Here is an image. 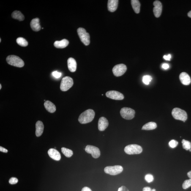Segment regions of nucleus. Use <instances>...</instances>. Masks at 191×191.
Masks as SVG:
<instances>
[{
  "instance_id": "1",
  "label": "nucleus",
  "mask_w": 191,
  "mask_h": 191,
  "mask_svg": "<svg viewBox=\"0 0 191 191\" xmlns=\"http://www.w3.org/2000/svg\"><path fill=\"white\" fill-rule=\"evenodd\" d=\"M95 116L94 110L89 109L82 113L79 116L78 121L81 124H86L91 122Z\"/></svg>"
},
{
  "instance_id": "37",
  "label": "nucleus",
  "mask_w": 191,
  "mask_h": 191,
  "mask_svg": "<svg viewBox=\"0 0 191 191\" xmlns=\"http://www.w3.org/2000/svg\"><path fill=\"white\" fill-rule=\"evenodd\" d=\"M0 151H1V152L5 153H7L8 151L7 149L1 146L0 147Z\"/></svg>"
},
{
  "instance_id": "28",
  "label": "nucleus",
  "mask_w": 191,
  "mask_h": 191,
  "mask_svg": "<svg viewBox=\"0 0 191 191\" xmlns=\"http://www.w3.org/2000/svg\"><path fill=\"white\" fill-rule=\"evenodd\" d=\"M152 80V77L149 75H145L143 76L142 81L145 84L148 85L149 84L150 82Z\"/></svg>"
},
{
  "instance_id": "12",
  "label": "nucleus",
  "mask_w": 191,
  "mask_h": 191,
  "mask_svg": "<svg viewBox=\"0 0 191 191\" xmlns=\"http://www.w3.org/2000/svg\"><path fill=\"white\" fill-rule=\"evenodd\" d=\"M153 5L154 7L153 8V12L155 16L159 17L162 14V5L160 1H154Z\"/></svg>"
},
{
  "instance_id": "9",
  "label": "nucleus",
  "mask_w": 191,
  "mask_h": 191,
  "mask_svg": "<svg viewBox=\"0 0 191 191\" xmlns=\"http://www.w3.org/2000/svg\"><path fill=\"white\" fill-rule=\"evenodd\" d=\"M127 70V67L123 64H120L115 66L112 69L114 75L116 77L121 76L125 73Z\"/></svg>"
},
{
  "instance_id": "43",
  "label": "nucleus",
  "mask_w": 191,
  "mask_h": 191,
  "mask_svg": "<svg viewBox=\"0 0 191 191\" xmlns=\"http://www.w3.org/2000/svg\"><path fill=\"white\" fill-rule=\"evenodd\" d=\"M1 84H0V89H1Z\"/></svg>"
},
{
  "instance_id": "6",
  "label": "nucleus",
  "mask_w": 191,
  "mask_h": 191,
  "mask_svg": "<svg viewBox=\"0 0 191 191\" xmlns=\"http://www.w3.org/2000/svg\"><path fill=\"white\" fill-rule=\"evenodd\" d=\"M73 85V80L71 77L68 76L64 77L61 80L60 84L61 90L63 91L68 90Z\"/></svg>"
},
{
  "instance_id": "13",
  "label": "nucleus",
  "mask_w": 191,
  "mask_h": 191,
  "mask_svg": "<svg viewBox=\"0 0 191 191\" xmlns=\"http://www.w3.org/2000/svg\"><path fill=\"white\" fill-rule=\"evenodd\" d=\"M180 80L183 84L188 86L190 84L191 79L189 75L186 72H182L179 75Z\"/></svg>"
},
{
  "instance_id": "4",
  "label": "nucleus",
  "mask_w": 191,
  "mask_h": 191,
  "mask_svg": "<svg viewBox=\"0 0 191 191\" xmlns=\"http://www.w3.org/2000/svg\"><path fill=\"white\" fill-rule=\"evenodd\" d=\"M124 151L128 154H138L141 153L142 151V148L139 145L130 144L125 147Z\"/></svg>"
},
{
  "instance_id": "3",
  "label": "nucleus",
  "mask_w": 191,
  "mask_h": 191,
  "mask_svg": "<svg viewBox=\"0 0 191 191\" xmlns=\"http://www.w3.org/2000/svg\"><path fill=\"white\" fill-rule=\"evenodd\" d=\"M172 116L176 120L185 122L187 119V113L184 110L180 108H176L173 109L172 112Z\"/></svg>"
},
{
  "instance_id": "17",
  "label": "nucleus",
  "mask_w": 191,
  "mask_h": 191,
  "mask_svg": "<svg viewBox=\"0 0 191 191\" xmlns=\"http://www.w3.org/2000/svg\"><path fill=\"white\" fill-rule=\"evenodd\" d=\"M36 135L37 137H40L43 133L44 126L43 123L40 121H38L36 123Z\"/></svg>"
},
{
  "instance_id": "2",
  "label": "nucleus",
  "mask_w": 191,
  "mask_h": 191,
  "mask_svg": "<svg viewBox=\"0 0 191 191\" xmlns=\"http://www.w3.org/2000/svg\"><path fill=\"white\" fill-rule=\"evenodd\" d=\"M6 61L9 64L15 67L21 68L25 65L24 62L23 60L15 55H9L7 57Z\"/></svg>"
},
{
  "instance_id": "41",
  "label": "nucleus",
  "mask_w": 191,
  "mask_h": 191,
  "mask_svg": "<svg viewBox=\"0 0 191 191\" xmlns=\"http://www.w3.org/2000/svg\"><path fill=\"white\" fill-rule=\"evenodd\" d=\"M188 16L191 18V10L189 12L188 14Z\"/></svg>"
},
{
  "instance_id": "35",
  "label": "nucleus",
  "mask_w": 191,
  "mask_h": 191,
  "mask_svg": "<svg viewBox=\"0 0 191 191\" xmlns=\"http://www.w3.org/2000/svg\"><path fill=\"white\" fill-rule=\"evenodd\" d=\"M164 59L165 60H166L167 61H170V59L171 58V56L170 55H168L166 56V55H165L164 56Z\"/></svg>"
},
{
  "instance_id": "7",
  "label": "nucleus",
  "mask_w": 191,
  "mask_h": 191,
  "mask_svg": "<svg viewBox=\"0 0 191 191\" xmlns=\"http://www.w3.org/2000/svg\"><path fill=\"white\" fill-rule=\"evenodd\" d=\"M120 113L121 116L126 120H131L135 117V112L133 110L127 107H124L121 110Z\"/></svg>"
},
{
  "instance_id": "11",
  "label": "nucleus",
  "mask_w": 191,
  "mask_h": 191,
  "mask_svg": "<svg viewBox=\"0 0 191 191\" xmlns=\"http://www.w3.org/2000/svg\"><path fill=\"white\" fill-rule=\"evenodd\" d=\"M106 96L109 98L115 100H121L124 99V96L120 92L116 91H110L106 93Z\"/></svg>"
},
{
  "instance_id": "32",
  "label": "nucleus",
  "mask_w": 191,
  "mask_h": 191,
  "mask_svg": "<svg viewBox=\"0 0 191 191\" xmlns=\"http://www.w3.org/2000/svg\"><path fill=\"white\" fill-rule=\"evenodd\" d=\"M18 182V180L17 178L15 177H12L9 180V183L11 184H16Z\"/></svg>"
},
{
  "instance_id": "23",
  "label": "nucleus",
  "mask_w": 191,
  "mask_h": 191,
  "mask_svg": "<svg viewBox=\"0 0 191 191\" xmlns=\"http://www.w3.org/2000/svg\"><path fill=\"white\" fill-rule=\"evenodd\" d=\"M131 3L132 8L135 13H139L140 10V4L139 1L138 0H132Z\"/></svg>"
},
{
  "instance_id": "20",
  "label": "nucleus",
  "mask_w": 191,
  "mask_h": 191,
  "mask_svg": "<svg viewBox=\"0 0 191 191\" xmlns=\"http://www.w3.org/2000/svg\"><path fill=\"white\" fill-rule=\"evenodd\" d=\"M44 105L46 109L49 112L53 113L56 110V107L54 104L50 101H47L44 103Z\"/></svg>"
},
{
  "instance_id": "18",
  "label": "nucleus",
  "mask_w": 191,
  "mask_h": 191,
  "mask_svg": "<svg viewBox=\"0 0 191 191\" xmlns=\"http://www.w3.org/2000/svg\"><path fill=\"white\" fill-rule=\"evenodd\" d=\"M118 0H109L108 2V8L110 12H115L117 8L118 4Z\"/></svg>"
},
{
  "instance_id": "40",
  "label": "nucleus",
  "mask_w": 191,
  "mask_h": 191,
  "mask_svg": "<svg viewBox=\"0 0 191 191\" xmlns=\"http://www.w3.org/2000/svg\"><path fill=\"white\" fill-rule=\"evenodd\" d=\"M187 175L189 178H191V171H189Z\"/></svg>"
},
{
  "instance_id": "39",
  "label": "nucleus",
  "mask_w": 191,
  "mask_h": 191,
  "mask_svg": "<svg viewBox=\"0 0 191 191\" xmlns=\"http://www.w3.org/2000/svg\"><path fill=\"white\" fill-rule=\"evenodd\" d=\"M81 191H92V190L89 187H86L83 188Z\"/></svg>"
},
{
  "instance_id": "26",
  "label": "nucleus",
  "mask_w": 191,
  "mask_h": 191,
  "mask_svg": "<svg viewBox=\"0 0 191 191\" xmlns=\"http://www.w3.org/2000/svg\"><path fill=\"white\" fill-rule=\"evenodd\" d=\"M62 152L63 154L66 157H71L73 155V152L71 149H67L64 147H63L61 148Z\"/></svg>"
},
{
  "instance_id": "19",
  "label": "nucleus",
  "mask_w": 191,
  "mask_h": 191,
  "mask_svg": "<svg viewBox=\"0 0 191 191\" xmlns=\"http://www.w3.org/2000/svg\"><path fill=\"white\" fill-rule=\"evenodd\" d=\"M31 27L33 30L35 31H38L41 29V26L39 23V18H36L33 19L31 21L30 23Z\"/></svg>"
},
{
  "instance_id": "24",
  "label": "nucleus",
  "mask_w": 191,
  "mask_h": 191,
  "mask_svg": "<svg viewBox=\"0 0 191 191\" xmlns=\"http://www.w3.org/2000/svg\"><path fill=\"white\" fill-rule=\"evenodd\" d=\"M12 18L18 20L20 21H22L25 19V17L20 11H14L12 14Z\"/></svg>"
},
{
  "instance_id": "5",
  "label": "nucleus",
  "mask_w": 191,
  "mask_h": 191,
  "mask_svg": "<svg viewBox=\"0 0 191 191\" xmlns=\"http://www.w3.org/2000/svg\"><path fill=\"white\" fill-rule=\"evenodd\" d=\"M77 32L82 42L86 46L89 45L90 43V36L86 30L83 28H79L77 29Z\"/></svg>"
},
{
  "instance_id": "15",
  "label": "nucleus",
  "mask_w": 191,
  "mask_h": 191,
  "mask_svg": "<svg viewBox=\"0 0 191 191\" xmlns=\"http://www.w3.org/2000/svg\"><path fill=\"white\" fill-rule=\"evenodd\" d=\"M48 154L52 159L56 161H59L61 158V154L56 149L51 148L49 150Z\"/></svg>"
},
{
  "instance_id": "8",
  "label": "nucleus",
  "mask_w": 191,
  "mask_h": 191,
  "mask_svg": "<svg viewBox=\"0 0 191 191\" xmlns=\"http://www.w3.org/2000/svg\"><path fill=\"white\" fill-rule=\"evenodd\" d=\"M123 167L119 165L109 166L105 167L104 169L105 173L111 175H116L120 174L123 171Z\"/></svg>"
},
{
  "instance_id": "27",
  "label": "nucleus",
  "mask_w": 191,
  "mask_h": 191,
  "mask_svg": "<svg viewBox=\"0 0 191 191\" xmlns=\"http://www.w3.org/2000/svg\"><path fill=\"white\" fill-rule=\"evenodd\" d=\"M181 143H182L183 148L186 150H189L191 148V143L190 142L184 139L183 140Z\"/></svg>"
},
{
  "instance_id": "31",
  "label": "nucleus",
  "mask_w": 191,
  "mask_h": 191,
  "mask_svg": "<svg viewBox=\"0 0 191 191\" xmlns=\"http://www.w3.org/2000/svg\"><path fill=\"white\" fill-rule=\"evenodd\" d=\"M178 142L176 140H172L171 141H170L169 143V145L170 147L173 148H176L178 145Z\"/></svg>"
},
{
  "instance_id": "42",
  "label": "nucleus",
  "mask_w": 191,
  "mask_h": 191,
  "mask_svg": "<svg viewBox=\"0 0 191 191\" xmlns=\"http://www.w3.org/2000/svg\"><path fill=\"white\" fill-rule=\"evenodd\" d=\"M151 191H156V190L155 189H152V190H151Z\"/></svg>"
},
{
  "instance_id": "33",
  "label": "nucleus",
  "mask_w": 191,
  "mask_h": 191,
  "mask_svg": "<svg viewBox=\"0 0 191 191\" xmlns=\"http://www.w3.org/2000/svg\"><path fill=\"white\" fill-rule=\"evenodd\" d=\"M52 75L55 78H59L61 77L62 75V73L60 72L56 71L53 72L52 73Z\"/></svg>"
},
{
  "instance_id": "22",
  "label": "nucleus",
  "mask_w": 191,
  "mask_h": 191,
  "mask_svg": "<svg viewBox=\"0 0 191 191\" xmlns=\"http://www.w3.org/2000/svg\"><path fill=\"white\" fill-rule=\"evenodd\" d=\"M157 127V125L155 123L150 122L147 123L142 127V130H154Z\"/></svg>"
},
{
  "instance_id": "30",
  "label": "nucleus",
  "mask_w": 191,
  "mask_h": 191,
  "mask_svg": "<svg viewBox=\"0 0 191 191\" xmlns=\"http://www.w3.org/2000/svg\"><path fill=\"white\" fill-rule=\"evenodd\" d=\"M145 179L148 183L152 182L154 180V177L151 174H147L145 176Z\"/></svg>"
},
{
  "instance_id": "25",
  "label": "nucleus",
  "mask_w": 191,
  "mask_h": 191,
  "mask_svg": "<svg viewBox=\"0 0 191 191\" xmlns=\"http://www.w3.org/2000/svg\"><path fill=\"white\" fill-rule=\"evenodd\" d=\"M16 42L18 45L21 47H26L28 45L27 41L24 38L22 37L17 38L16 39Z\"/></svg>"
},
{
  "instance_id": "45",
  "label": "nucleus",
  "mask_w": 191,
  "mask_h": 191,
  "mask_svg": "<svg viewBox=\"0 0 191 191\" xmlns=\"http://www.w3.org/2000/svg\"><path fill=\"white\" fill-rule=\"evenodd\" d=\"M189 151H191V149H190V150H189Z\"/></svg>"
},
{
  "instance_id": "44",
  "label": "nucleus",
  "mask_w": 191,
  "mask_h": 191,
  "mask_svg": "<svg viewBox=\"0 0 191 191\" xmlns=\"http://www.w3.org/2000/svg\"><path fill=\"white\" fill-rule=\"evenodd\" d=\"M1 42V39H0V42Z\"/></svg>"
},
{
  "instance_id": "14",
  "label": "nucleus",
  "mask_w": 191,
  "mask_h": 191,
  "mask_svg": "<svg viewBox=\"0 0 191 191\" xmlns=\"http://www.w3.org/2000/svg\"><path fill=\"white\" fill-rule=\"evenodd\" d=\"M108 120L104 117L99 118L98 122V129L100 131L105 130L108 126Z\"/></svg>"
},
{
  "instance_id": "21",
  "label": "nucleus",
  "mask_w": 191,
  "mask_h": 191,
  "mask_svg": "<svg viewBox=\"0 0 191 191\" xmlns=\"http://www.w3.org/2000/svg\"><path fill=\"white\" fill-rule=\"evenodd\" d=\"M69 42L66 39H64L61 41H56L54 42V46L58 48H64L69 44Z\"/></svg>"
},
{
  "instance_id": "29",
  "label": "nucleus",
  "mask_w": 191,
  "mask_h": 191,
  "mask_svg": "<svg viewBox=\"0 0 191 191\" xmlns=\"http://www.w3.org/2000/svg\"><path fill=\"white\" fill-rule=\"evenodd\" d=\"M191 186V178L185 181L182 185L183 188L186 189Z\"/></svg>"
},
{
  "instance_id": "10",
  "label": "nucleus",
  "mask_w": 191,
  "mask_h": 191,
  "mask_svg": "<svg viewBox=\"0 0 191 191\" xmlns=\"http://www.w3.org/2000/svg\"><path fill=\"white\" fill-rule=\"evenodd\" d=\"M85 150L88 153L91 154L94 158H98L100 156V150L97 147L88 145L86 146Z\"/></svg>"
},
{
  "instance_id": "38",
  "label": "nucleus",
  "mask_w": 191,
  "mask_h": 191,
  "mask_svg": "<svg viewBox=\"0 0 191 191\" xmlns=\"http://www.w3.org/2000/svg\"><path fill=\"white\" fill-rule=\"evenodd\" d=\"M151 188L148 187L144 188L143 189V191H151Z\"/></svg>"
},
{
  "instance_id": "34",
  "label": "nucleus",
  "mask_w": 191,
  "mask_h": 191,
  "mask_svg": "<svg viewBox=\"0 0 191 191\" xmlns=\"http://www.w3.org/2000/svg\"><path fill=\"white\" fill-rule=\"evenodd\" d=\"M118 191H129V190L127 188H126L125 186H123L118 189Z\"/></svg>"
},
{
  "instance_id": "36",
  "label": "nucleus",
  "mask_w": 191,
  "mask_h": 191,
  "mask_svg": "<svg viewBox=\"0 0 191 191\" xmlns=\"http://www.w3.org/2000/svg\"><path fill=\"white\" fill-rule=\"evenodd\" d=\"M162 67L164 69H167L169 68V65L168 64H162Z\"/></svg>"
},
{
  "instance_id": "16",
  "label": "nucleus",
  "mask_w": 191,
  "mask_h": 191,
  "mask_svg": "<svg viewBox=\"0 0 191 191\" xmlns=\"http://www.w3.org/2000/svg\"><path fill=\"white\" fill-rule=\"evenodd\" d=\"M68 67L69 70L72 72H75L77 69V62L75 59L71 58L67 61Z\"/></svg>"
}]
</instances>
